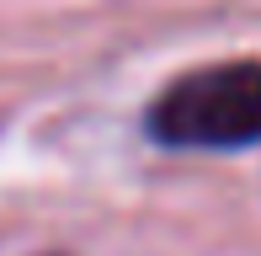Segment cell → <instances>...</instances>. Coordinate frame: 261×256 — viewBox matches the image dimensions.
Masks as SVG:
<instances>
[{"label":"cell","instance_id":"6da1fadb","mask_svg":"<svg viewBox=\"0 0 261 256\" xmlns=\"http://www.w3.org/2000/svg\"><path fill=\"white\" fill-rule=\"evenodd\" d=\"M149 139L165 149H245L261 144V64L229 59L187 69L149 101Z\"/></svg>","mask_w":261,"mask_h":256}]
</instances>
